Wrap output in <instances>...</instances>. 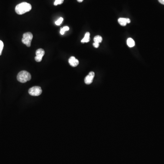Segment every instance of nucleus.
Masks as SVG:
<instances>
[{
	"label": "nucleus",
	"instance_id": "f257e3e1",
	"mask_svg": "<svg viewBox=\"0 0 164 164\" xmlns=\"http://www.w3.org/2000/svg\"><path fill=\"white\" fill-rule=\"evenodd\" d=\"M32 5L30 4L23 2L16 5L15 7V12L18 15H22L31 11Z\"/></svg>",
	"mask_w": 164,
	"mask_h": 164
},
{
	"label": "nucleus",
	"instance_id": "f03ea898",
	"mask_svg": "<svg viewBox=\"0 0 164 164\" xmlns=\"http://www.w3.org/2000/svg\"><path fill=\"white\" fill-rule=\"evenodd\" d=\"M31 75L26 71H22L18 73L17 76V79L19 82L25 83L27 81H30L31 79Z\"/></svg>",
	"mask_w": 164,
	"mask_h": 164
},
{
	"label": "nucleus",
	"instance_id": "7ed1b4c3",
	"mask_svg": "<svg viewBox=\"0 0 164 164\" xmlns=\"http://www.w3.org/2000/svg\"><path fill=\"white\" fill-rule=\"evenodd\" d=\"M33 38V35L30 32L25 33L23 35L22 41L23 43L25 44L27 47H30L31 45V42Z\"/></svg>",
	"mask_w": 164,
	"mask_h": 164
},
{
	"label": "nucleus",
	"instance_id": "20e7f679",
	"mask_svg": "<svg viewBox=\"0 0 164 164\" xmlns=\"http://www.w3.org/2000/svg\"><path fill=\"white\" fill-rule=\"evenodd\" d=\"M29 94L33 96H38L42 93V88L40 87L34 86L31 87L28 90Z\"/></svg>",
	"mask_w": 164,
	"mask_h": 164
},
{
	"label": "nucleus",
	"instance_id": "39448f33",
	"mask_svg": "<svg viewBox=\"0 0 164 164\" xmlns=\"http://www.w3.org/2000/svg\"><path fill=\"white\" fill-rule=\"evenodd\" d=\"M45 54V51L42 48H39L37 49L36 52V55L35 57V60L36 62H40L42 61L43 57Z\"/></svg>",
	"mask_w": 164,
	"mask_h": 164
},
{
	"label": "nucleus",
	"instance_id": "423d86ee",
	"mask_svg": "<svg viewBox=\"0 0 164 164\" xmlns=\"http://www.w3.org/2000/svg\"><path fill=\"white\" fill-rule=\"evenodd\" d=\"M94 76L95 74L94 72H90L85 78V83L86 84H91L93 82Z\"/></svg>",
	"mask_w": 164,
	"mask_h": 164
},
{
	"label": "nucleus",
	"instance_id": "0eeeda50",
	"mask_svg": "<svg viewBox=\"0 0 164 164\" xmlns=\"http://www.w3.org/2000/svg\"><path fill=\"white\" fill-rule=\"evenodd\" d=\"M68 63L71 66L75 67L77 66L79 64V61L74 56H71L68 60Z\"/></svg>",
	"mask_w": 164,
	"mask_h": 164
},
{
	"label": "nucleus",
	"instance_id": "6e6552de",
	"mask_svg": "<svg viewBox=\"0 0 164 164\" xmlns=\"http://www.w3.org/2000/svg\"><path fill=\"white\" fill-rule=\"evenodd\" d=\"M118 22L122 26H125L127 24L130 22V20L129 18H119L118 19Z\"/></svg>",
	"mask_w": 164,
	"mask_h": 164
},
{
	"label": "nucleus",
	"instance_id": "1a4fd4ad",
	"mask_svg": "<svg viewBox=\"0 0 164 164\" xmlns=\"http://www.w3.org/2000/svg\"><path fill=\"white\" fill-rule=\"evenodd\" d=\"M90 41V33L88 32H87L85 34L84 37L81 40V43H88Z\"/></svg>",
	"mask_w": 164,
	"mask_h": 164
},
{
	"label": "nucleus",
	"instance_id": "9d476101",
	"mask_svg": "<svg viewBox=\"0 0 164 164\" xmlns=\"http://www.w3.org/2000/svg\"><path fill=\"white\" fill-rule=\"evenodd\" d=\"M127 44L129 47H132L135 46V42L132 38H128L127 40Z\"/></svg>",
	"mask_w": 164,
	"mask_h": 164
},
{
	"label": "nucleus",
	"instance_id": "9b49d317",
	"mask_svg": "<svg viewBox=\"0 0 164 164\" xmlns=\"http://www.w3.org/2000/svg\"><path fill=\"white\" fill-rule=\"evenodd\" d=\"M102 37L100 36H96L94 37V43H99L102 42Z\"/></svg>",
	"mask_w": 164,
	"mask_h": 164
},
{
	"label": "nucleus",
	"instance_id": "f8f14e48",
	"mask_svg": "<svg viewBox=\"0 0 164 164\" xmlns=\"http://www.w3.org/2000/svg\"><path fill=\"white\" fill-rule=\"evenodd\" d=\"M69 30V28L68 26H64L63 28H61L60 30V34L61 35H63L64 34L65 32L67 31H68Z\"/></svg>",
	"mask_w": 164,
	"mask_h": 164
},
{
	"label": "nucleus",
	"instance_id": "ddd939ff",
	"mask_svg": "<svg viewBox=\"0 0 164 164\" xmlns=\"http://www.w3.org/2000/svg\"><path fill=\"white\" fill-rule=\"evenodd\" d=\"M63 17H60L57 21H56V25L57 26L60 25L62 24V23L63 22Z\"/></svg>",
	"mask_w": 164,
	"mask_h": 164
},
{
	"label": "nucleus",
	"instance_id": "4468645a",
	"mask_svg": "<svg viewBox=\"0 0 164 164\" xmlns=\"http://www.w3.org/2000/svg\"><path fill=\"white\" fill-rule=\"evenodd\" d=\"M64 0H55L54 3V5H61L63 2Z\"/></svg>",
	"mask_w": 164,
	"mask_h": 164
},
{
	"label": "nucleus",
	"instance_id": "2eb2a0df",
	"mask_svg": "<svg viewBox=\"0 0 164 164\" xmlns=\"http://www.w3.org/2000/svg\"><path fill=\"white\" fill-rule=\"evenodd\" d=\"M4 44L2 41L0 40V56L2 55V51L3 49Z\"/></svg>",
	"mask_w": 164,
	"mask_h": 164
},
{
	"label": "nucleus",
	"instance_id": "dca6fc26",
	"mask_svg": "<svg viewBox=\"0 0 164 164\" xmlns=\"http://www.w3.org/2000/svg\"><path fill=\"white\" fill-rule=\"evenodd\" d=\"M93 46H94V47H95V48H97V47H98V46H99V43H93Z\"/></svg>",
	"mask_w": 164,
	"mask_h": 164
},
{
	"label": "nucleus",
	"instance_id": "f3484780",
	"mask_svg": "<svg viewBox=\"0 0 164 164\" xmlns=\"http://www.w3.org/2000/svg\"><path fill=\"white\" fill-rule=\"evenodd\" d=\"M159 3L162 4L164 5V0H158Z\"/></svg>",
	"mask_w": 164,
	"mask_h": 164
},
{
	"label": "nucleus",
	"instance_id": "a211bd4d",
	"mask_svg": "<svg viewBox=\"0 0 164 164\" xmlns=\"http://www.w3.org/2000/svg\"><path fill=\"white\" fill-rule=\"evenodd\" d=\"M84 0H77V2H82Z\"/></svg>",
	"mask_w": 164,
	"mask_h": 164
}]
</instances>
